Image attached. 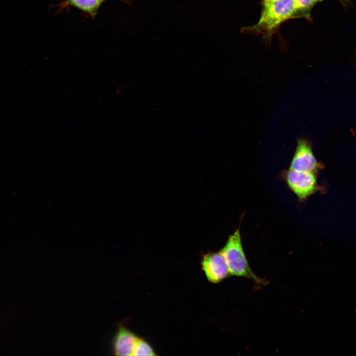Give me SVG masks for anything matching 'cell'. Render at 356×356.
I'll return each instance as SVG.
<instances>
[{
    "mask_svg": "<svg viewBox=\"0 0 356 356\" xmlns=\"http://www.w3.org/2000/svg\"><path fill=\"white\" fill-rule=\"evenodd\" d=\"M220 252L225 259L230 274L251 279L258 284H265V280L258 277L250 267L242 247L239 228L229 236Z\"/></svg>",
    "mask_w": 356,
    "mask_h": 356,
    "instance_id": "cell-1",
    "label": "cell"
},
{
    "mask_svg": "<svg viewBox=\"0 0 356 356\" xmlns=\"http://www.w3.org/2000/svg\"><path fill=\"white\" fill-rule=\"evenodd\" d=\"M275 0H264V6L269 4L271 2H273Z\"/></svg>",
    "mask_w": 356,
    "mask_h": 356,
    "instance_id": "cell-10",
    "label": "cell"
},
{
    "mask_svg": "<svg viewBox=\"0 0 356 356\" xmlns=\"http://www.w3.org/2000/svg\"><path fill=\"white\" fill-rule=\"evenodd\" d=\"M72 5L90 14L94 13L102 0H68Z\"/></svg>",
    "mask_w": 356,
    "mask_h": 356,
    "instance_id": "cell-7",
    "label": "cell"
},
{
    "mask_svg": "<svg viewBox=\"0 0 356 356\" xmlns=\"http://www.w3.org/2000/svg\"><path fill=\"white\" fill-rule=\"evenodd\" d=\"M134 333L120 325L112 341V350L116 356H134L138 340Z\"/></svg>",
    "mask_w": 356,
    "mask_h": 356,
    "instance_id": "cell-6",
    "label": "cell"
},
{
    "mask_svg": "<svg viewBox=\"0 0 356 356\" xmlns=\"http://www.w3.org/2000/svg\"><path fill=\"white\" fill-rule=\"evenodd\" d=\"M297 11L294 0H275L264 6L260 18L255 28L269 33Z\"/></svg>",
    "mask_w": 356,
    "mask_h": 356,
    "instance_id": "cell-2",
    "label": "cell"
},
{
    "mask_svg": "<svg viewBox=\"0 0 356 356\" xmlns=\"http://www.w3.org/2000/svg\"><path fill=\"white\" fill-rule=\"evenodd\" d=\"M202 265L207 278L212 282H219L230 274L225 259L220 252L205 255Z\"/></svg>",
    "mask_w": 356,
    "mask_h": 356,
    "instance_id": "cell-5",
    "label": "cell"
},
{
    "mask_svg": "<svg viewBox=\"0 0 356 356\" xmlns=\"http://www.w3.org/2000/svg\"><path fill=\"white\" fill-rule=\"evenodd\" d=\"M150 346L141 339H138L134 352V356H155Z\"/></svg>",
    "mask_w": 356,
    "mask_h": 356,
    "instance_id": "cell-8",
    "label": "cell"
},
{
    "mask_svg": "<svg viewBox=\"0 0 356 356\" xmlns=\"http://www.w3.org/2000/svg\"><path fill=\"white\" fill-rule=\"evenodd\" d=\"M319 167L310 142L305 138L297 139V147L289 170L314 173Z\"/></svg>",
    "mask_w": 356,
    "mask_h": 356,
    "instance_id": "cell-4",
    "label": "cell"
},
{
    "mask_svg": "<svg viewBox=\"0 0 356 356\" xmlns=\"http://www.w3.org/2000/svg\"><path fill=\"white\" fill-rule=\"evenodd\" d=\"M317 1L318 0H294L297 10L309 9L312 7Z\"/></svg>",
    "mask_w": 356,
    "mask_h": 356,
    "instance_id": "cell-9",
    "label": "cell"
},
{
    "mask_svg": "<svg viewBox=\"0 0 356 356\" xmlns=\"http://www.w3.org/2000/svg\"><path fill=\"white\" fill-rule=\"evenodd\" d=\"M320 0H318V1H320Z\"/></svg>",
    "mask_w": 356,
    "mask_h": 356,
    "instance_id": "cell-11",
    "label": "cell"
},
{
    "mask_svg": "<svg viewBox=\"0 0 356 356\" xmlns=\"http://www.w3.org/2000/svg\"><path fill=\"white\" fill-rule=\"evenodd\" d=\"M285 179L289 188L301 201H304L317 189L316 177L313 172L289 170Z\"/></svg>",
    "mask_w": 356,
    "mask_h": 356,
    "instance_id": "cell-3",
    "label": "cell"
}]
</instances>
